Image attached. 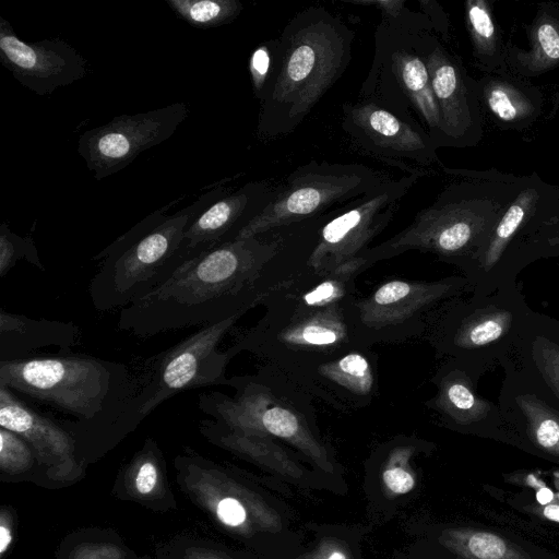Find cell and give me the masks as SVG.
<instances>
[{"instance_id":"obj_1","label":"cell","mask_w":559,"mask_h":559,"mask_svg":"<svg viewBox=\"0 0 559 559\" xmlns=\"http://www.w3.org/2000/svg\"><path fill=\"white\" fill-rule=\"evenodd\" d=\"M284 227L210 248L164 285L120 309L117 326L139 337L243 316L270 296L262 274L278 251Z\"/></svg>"},{"instance_id":"obj_2","label":"cell","mask_w":559,"mask_h":559,"mask_svg":"<svg viewBox=\"0 0 559 559\" xmlns=\"http://www.w3.org/2000/svg\"><path fill=\"white\" fill-rule=\"evenodd\" d=\"M355 259L337 269L309 266L262 304L263 316L230 346L249 352L285 373L338 356L356 347V278L366 271Z\"/></svg>"},{"instance_id":"obj_3","label":"cell","mask_w":559,"mask_h":559,"mask_svg":"<svg viewBox=\"0 0 559 559\" xmlns=\"http://www.w3.org/2000/svg\"><path fill=\"white\" fill-rule=\"evenodd\" d=\"M355 32L322 5L296 13L276 38L273 68L259 99L262 141L296 130L346 71Z\"/></svg>"},{"instance_id":"obj_4","label":"cell","mask_w":559,"mask_h":559,"mask_svg":"<svg viewBox=\"0 0 559 559\" xmlns=\"http://www.w3.org/2000/svg\"><path fill=\"white\" fill-rule=\"evenodd\" d=\"M463 179L451 182L412 223L361 255L372 266L406 251L435 254L463 272L516 197L523 177L449 169Z\"/></svg>"},{"instance_id":"obj_5","label":"cell","mask_w":559,"mask_h":559,"mask_svg":"<svg viewBox=\"0 0 559 559\" xmlns=\"http://www.w3.org/2000/svg\"><path fill=\"white\" fill-rule=\"evenodd\" d=\"M0 385L71 416L61 424L78 447L110 424L132 391L133 374L123 362L69 353L0 361Z\"/></svg>"},{"instance_id":"obj_6","label":"cell","mask_w":559,"mask_h":559,"mask_svg":"<svg viewBox=\"0 0 559 559\" xmlns=\"http://www.w3.org/2000/svg\"><path fill=\"white\" fill-rule=\"evenodd\" d=\"M233 395L199 394V409L215 424L258 430L299 452L317 471L341 478L342 469L322 439L311 397L285 372L265 362L250 374L227 378Z\"/></svg>"},{"instance_id":"obj_7","label":"cell","mask_w":559,"mask_h":559,"mask_svg":"<svg viewBox=\"0 0 559 559\" xmlns=\"http://www.w3.org/2000/svg\"><path fill=\"white\" fill-rule=\"evenodd\" d=\"M224 191L216 187L175 214H166L169 205L157 210L96 254L94 259L102 263L88 286L94 308L122 309L164 285L190 260L185 247L187 227Z\"/></svg>"},{"instance_id":"obj_8","label":"cell","mask_w":559,"mask_h":559,"mask_svg":"<svg viewBox=\"0 0 559 559\" xmlns=\"http://www.w3.org/2000/svg\"><path fill=\"white\" fill-rule=\"evenodd\" d=\"M537 314L511 283L445 300L428 316L421 338L437 359L453 360L480 380L516 352Z\"/></svg>"},{"instance_id":"obj_9","label":"cell","mask_w":559,"mask_h":559,"mask_svg":"<svg viewBox=\"0 0 559 559\" xmlns=\"http://www.w3.org/2000/svg\"><path fill=\"white\" fill-rule=\"evenodd\" d=\"M242 316L201 326L171 347L148 357L133 374L130 395L110 424L95 440L118 441L133 431L163 402L188 391L225 385L226 368L236 356L229 347L219 350L226 333Z\"/></svg>"},{"instance_id":"obj_10","label":"cell","mask_w":559,"mask_h":559,"mask_svg":"<svg viewBox=\"0 0 559 559\" xmlns=\"http://www.w3.org/2000/svg\"><path fill=\"white\" fill-rule=\"evenodd\" d=\"M425 13L406 7L396 17L382 16L374 33V55L358 98L372 100L429 134L439 148L440 115L426 64Z\"/></svg>"},{"instance_id":"obj_11","label":"cell","mask_w":559,"mask_h":559,"mask_svg":"<svg viewBox=\"0 0 559 559\" xmlns=\"http://www.w3.org/2000/svg\"><path fill=\"white\" fill-rule=\"evenodd\" d=\"M559 209V189L536 174L524 176L507 210L462 272L472 293L490 294L516 283L519 273L534 262L533 250L542 225Z\"/></svg>"},{"instance_id":"obj_12","label":"cell","mask_w":559,"mask_h":559,"mask_svg":"<svg viewBox=\"0 0 559 559\" xmlns=\"http://www.w3.org/2000/svg\"><path fill=\"white\" fill-rule=\"evenodd\" d=\"M386 177L362 164L311 160L285 178L275 199L240 230L236 240L340 211Z\"/></svg>"},{"instance_id":"obj_13","label":"cell","mask_w":559,"mask_h":559,"mask_svg":"<svg viewBox=\"0 0 559 559\" xmlns=\"http://www.w3.org/2000/svg\"><path fill=\"white\" fill-rule=\"evenodd\" d=\"M472 293L463 275L438 281L390 278L354 301L356 337L361 347L421 338L428 316L442 302Z\"/></svg>"},{"instance_id":"obj_14","label":"cell","mask_w":559,"mask_h":559,"mask_svg":"<svg viewBox=\"0 0 559 559\" xmlns=\"http://www.w3.org/2000/svg\"><path fill=\"white\" fill-rule=\"evenodd\" d=\"M420 176L386 177L328 219L319 231L309 267L330 271L360 257L390 224L403 198Z\"/></svg>"},{"instance_id":"obj_15","label":"cell","mask_w":559,"mask_h":559,"mask_svg":"<svg viewBox=\"0 0 559 559\" xmlns=\"http://www.w3.org/2000/svg\"><path fill=\"white\" fill-rule=\"evenodd\" d=\"M341 126L355 150L405 174L421 177L443 168L429 134L372 100L344 103Z\"/></svg>"},{"instance_id":"obj_16","label":"cell","mask_w":559,"mask_h":559,"mask_svg":"<svg viewBox=\"0 0 559 559\" xmlns=\"http://www.w3.org/2000/svg\"><path fill=\"white\" fill-rule=\"evenodd\" d=\"M428 17L423 46L432 92L440 115V147L475 146L483 135L480 90L461 59L439 39Z\"/></svg>"},{"instance_id":"obj_17","label":"cell","mask_w":559,"mask_h":559,"mask_svg":"<svg viewBox=\"0 0 559 559\" xmlns=\"http://www.w3.org/2000/svg\"><path fill=\"white\" fill-rule=\"evenodd\" d=\"M499 408L506 437L559 459V403L520 350L501 365Z\"/></svg>"},{"instance_id":"obj_18","label":"cell","mask_w":559,"mask_h":559,"mask_svg":"<svg viewBox=\"0 0 559 559\" xmlns=\"http://www.w3.org/2000/svg\"><path fill=\"white\" fill-rule=\"evenodd\" d=\"M188 115L183 103L155 110L121 115L85 131L78 152L97 180L128 166L140 153L169 139Z\"/></svg>"},{"instance_id":"obj_19","label":"cell","mask_w":559,"mask_h":559,"mask_svg":"<svg viewBox=\"0 0 559 559\" xmlns=\"http://www.w3.org/2000/svg\"><path fill=\"white\" fill-rule=\"evenodd\" d=\"M0 61L17 82L39 96L50 95L87 73L86 60L67 41L60 38L24 41L2 16Z\"/></svg>"},{"instance_id":"obj_20","label":"cell","mask_w":559,"mask_h":559,"mask_svg":"<svg viewBox=\"0 0 559 559\" xmlns=\"http://www.w3.org/2000/svg\"><path fill=\"white\" fill-rule=\"evenodd\" d=\"M378 361L371 347H356L286 374L310 396L348 413L369 406L377 396Z\"/></svg>"},{"instance_id":"obj_21","label":"cell","mask_w":559,"mask_h":559,"mask_svg":"<svg viewBox=\"0 0 559 559\" xmlns=\"http://www.w3.org/2000/svg\"><path fill=\"white\" fill-rule=\"evenodd\" d=\"M430 382L436 393L424 405L441 426L461 433L504 435L499 405L477 392L479 380L453 360H441Z\"/></svg>"},{"instance_id":"obj_22","label":"cell","mask_w":559,"mask_h":559,"mask_svg":"<svg viewBox=\"0 0 559 559\" xmlns=\"http://www.w3.org/2000/svg\"><path fill=\"white\" fill-rule=\"evenodd\" d=\"M277 191L278 186L269 181H250L206 206L185 231L190 259L236 240L240 230L275 199Z\"/></svg>"},{"instance_id":"obj_23","label":"cell","mask_w":559,"mask_h":559,"mask_svg":"<svg viewBox=\"0 0 559 559\" xmlns=\"http://www.w3.org/2000/svg\"><path fill=\"white\" fill-rule=\"evenodd\" d=\"M200 431L211 442L227 449L273 475L306 489H326L336 478L298 462L283 443L258 430L215 424L210 418L200 421Z\"/></svg>"},{"instance_id":"obj_24","label":"cell","mask_w":559,"mask_h":559,"mask_svg":"<svg viewBox=\"0 0 559 559\" xmlns=\"http://www.w3.org/2000/svg\"><path fill=\"white\" fill-rule=\"evenodd\" d=\"M0 427L23 437L39 464L51 473L76 468V441L61 421L31 406L9 388L0 385Z\"/></svg>"},{"instance_id":"obj_25","label":"cell","mask_w":559,"mask_h":559,"mask_svg":"<svg viewBox=\"0 0 559 559\" xmlns=\"http://www.w3.org/2000/svg\"><path fill=\"white\" fill-rule=\"evenodd\" d=\"M80 337V328L72 321L34 319L0 308V361L29 358L48 346L69 354Z\"/></svg>"},{"instance_id":"obj_26","label":"cell","mask_w":559,"mask_h":559,"mask_svg":"<svg viewBox=\"0 0 559 559\" xmlns=\"http://www.w3.org/2000/svg\"><path fill=\"white\" fill-rule=\"evenodd\" d=\"M478 81L480 100L498 126L521 130L542 114L543 94L518 75L488 73Z\"/></svg>"},{"instance_id":"obj_27","label":"cell","mask_w":559,"mask_h":559,"mask_svg":"<svg viewBox=\"0 0 559 559\" xmlns=\"http://www.w3.org/2000/svg\"><path fill=\"white\" fill-rule=\"evenodd\" d=\"M526 32L531 49L509 46L508 68L520 78H533L559 67V9L542 5Z\"/></svg>"},{"instance_id":"obj_28","label":"cell","mask_w":559,"mask_h":559,"mask_svg":"<svg viewBox=\"0 0 559 559\" xmlns=\"http://www.w3.org/2000/svg\"><path fill=\"white\" fill-rule=\"evenodd\" d=\"M433 447V443L417 436L400 435L380 444L367 464L378 468L380 485L388 498L403 497L417 485L412 459L431 452Z\"/></svg>"},{"instance_id":"obj_29","label":"cell","mask_w":559,"mask_h":559,"mask_svg":"<svg viewBox=\"0 0 559 559\" xmlns=\"http://www.w3.org/2000/svg\"><path fill=\"white\" fill-rule=\"evenodd\" d=\"M465 22L476 66L487 73L507 72L508 47L493 21L489 2L467 0Z\"/></svg>"},{"instance_id":"obj_30","label":"cell","mask_w":559,"mask_h":559,"mask_svg":"<svg viewBox=\"0 0 559 559\" xmlns=\"http://www.w3.org/2000/svg\"><path fill=\"white\" fill-rule=\"evenodd\" d=\"M437 542L459 559H531L503 537L475 528H443Z\"/></svg>"},{"instance_id":"obj_31","label":"cell","mask_w":559,"mask_h":559,"mask_svg":"<svg viewBox=\"0 0 559 559\" xmlns=\"http://www.w3.org/2000/svg\"><path fill=\"white\" fill-rule=\"evenodd\" d=\"M312 539L304 543L288 559H365L364 528L347 525H308Z\"/></svg>"},{"instance_id":"obj_32","label":"cell","mask_w":559,"mask_h":559,"mask_svg":"<svg viewBox=\"0 0 559 559\" xmlns=\"http://www.w3.org/2000/svg\"><path fill=\"white\" fill-rule=\"evenodd\" d=\"M520 350L559 403V341L537 314L524 336Z\"/></svg>"},{"instance_id":"obj_33","label":"cell","mask_w":559,"mask_h":559,"mask_svg":"<svg viewBox=\"0 0 559 559\" xmlns=\"http://www.w3.org/2000/svg\"><path fill=\"white\" fill-rule=\"evenodd\" d=\"M166 2L180 19L198 28L228 24L243 9L238 0H166Z\"/></svg>"},{"instance_id":"obj_34","label":"cell","mask_w":559,"mask_h":559,"mask_svg":"<svg viewBox=\"0 0 559 559\" xmlns=\"http://www.w3.org/2000/svg\"><path fill=\"white\" fill-rule=\"evenodd\" d=\"M20 260L45 271L33 238L16 235L3 222L0 225V277L3 278Z\"/></svg>"},{"instance_id":"obj_35","label":"cell","mask_w":559,"mask_h":559,"mask_svg":"<svg viewBox=\"0 0 559 559\" xmlns=\"http://www.w3.org/2000/svg\"><path fill=\"white\" fill-rule=\"evenodd\" d=\"M35 461V452L23 437L0 427V468L3 473L26 472Z\"/></svg>"},{"instance_id":"obj_36","label":"cell","mask_w":559,"mask_h":559,"mask_svg":"<svg viewBox=\"0 0 559 559\" xmlns=\"http://www.w3.org/2000/svg\"><path fill=\"white\" fill-rule=\"evenodd\" d=\"M276 39H271L259 45L249 58V74L252 90L258 98H261L263 90L270 78L275 56Z\"/></svg>"},{"instance_id":"obj_37","label":"cell","mask_w":559,"mask_h":559,"mask_svg":"<svg viewBox=\"0 0 559 559\" xmlns=\"http://www.w3.org/2000/svg\"><path fill=\"white\" fill-rule=\"evenodd\" d=\"M559 257V209L540 227L535 240V261Z\"/></svg>"},{"instance_id":"obj_38","label":"cell","mask_w":559,"mask_h":559,"mask_svg":"<svg viewBox=\"0 0 559 559\" xmlns=\"http://www.w3.org/2000/svg\"><path fill=\"white\" fill-rule=\"evenodd\" d=\"M12 542L11 526L4 516L0 522V555L3 556Z\"/></svg>"},{"instance_id":"obj_39","label":"cell","mask_w":559,"mask_h":559,"mask_svg":"<svg viewBox=\"0 0 559 559\" xmlns=\"http://www.w3.org/2000/svg\"><path fill=\"white\" fill-rule=\"evenodd\" d=\"M554 498H555L554 492L549 488H547V487H542L536 492V500L542 506H546L548 503H551Z\"/></svg>"},{"instance_id":"obj_40","label":"cell","mask_w":559,"mask_h":559,"mask_svg":"<svg viewBox=\"0 0 559 559\" xmlns=\"http://www.w3.org/2000/svg\"><path fill=\"white\" fill-rule=\"evenodd\" d=\"M543 515L550 521L559 523V504L551 502L544 506Z\"/></svg>"},{"instance_id":"obj_41","label":"cell","mask_w":559,"mask_h":559,"mask_svg":"<svg viewBox=\"0 0 559 559\" xmlns=\"http://www.w3.org/2000/svg\"><path fill=\"white\" fill-rule=\"evenodd\" d=\"M552 335V334H551ZM554 336V335H552ZM556 338V337H555Z\"/></svg>"},{"instance_id":"obj_42","label":"cell","mask_w":559,"mask_h":559,"mask_svg":"<svg viewBox=\"0 0 559 559\" xmlns=\"http://www.w3.org/2000/svg\"><path fill=\"white\" fill-rule=\"evenodd\" d=\"M283 559H285V558H283Z\"/></svg>"}]
</instances>
